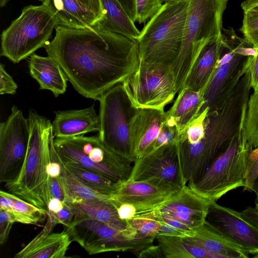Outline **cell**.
Listing matches in <instances>:
<instances>
[{"instance_id": "1", "label": "cell", "mask_w": 258, "mask_h": 258, "mask_svg": "<svg viewBox=\"0 0 258 258\" xmlns=\"http://www.w3.org/2000/svg\"><path fill=\"white\" fill-rule=\"evenodd\" d=\"M55 29L45 50L59 64L74 88L86 98L98 100L138 68L136 40L97 25L84 29L57 26Z\"/></svg>"}, {"instance_id": "2", "label": "cell", "mask_w": 258, "mask_h": 258, "mask_svg": "<svg viewBox=\"0 0 258 258\" xmlns=\"http://www.w3.org/2000/svg\"><path fill=\"white\" fill-rule=\"evenodd\" d=\"M28 119L30 136L23 167L17 178L5 185L8 192L47 211L51 199L47 167L54 139L52 123L33 109Z\"/></svg>"}, {"instance_id": "3", "label": "cell", "mask_w": 258, "mask_h": 258, "mask_svg": "<svg viewBox=\"0 0 258 258\" xmlns=\"http://www.w3.org/2000/svg\"><path fill=\"white\" fill-rule=\"evenodd\" d=\"M228 0H189L180 53L172 65L176 93L183 88L201 51L211 39L220 36L223 15Z\"/></svg>"}, {"instance_id": "4", "label": "cell", "mask_w": 258, "mask_h": 258, "mask_svg": "<svg viewBox=\"0 0 258 258\" xmlns=\"http://www.w3.org/2000/svg\"><path fill=\"white\" fill-rule=\"evenodd\" d=\"M189 0L165 3L140 31L139 61L172 66L182 44Z\"/></svg>"}, {"instance_id": "5", "label": "cell", "mask_w": 258, "mask_h": 258, "mask_svg": "<svg viewBox=\"0 0 258 258\" xmlns=\"http://www.w3.org/2000/svg\"><path fill=\"white\" fill-rule=\"evenodd\" d=\"M54 146L63 163L100 173L117 183L127 180L133 169L132 161L108 149L98 135L55 138Z\"/></svg>"}, {"instance_id": "6", "label": "cell", "mask_w": 258, "mask_h": 258, "mask_svg": "<svg viewBox=\"0 0 258 258\" xmlns=\"http://www.w3.org/2000/svg\"><path fill=\"white\" fill-rule=\"evenodd\" d=\"M57 26L55 14L49 6L24 7L2 33L1 56L19 63L44 47Z\"/></svg>"}, {"instance_id": "7", "label": "cell", "mask_w": 258, "mask_h": 258, "mask_svg": "<svg viewBox=\"0 0 258 258\" xmlns=\"http://www.w3.org/2000/svg\"><path fill=\"white\" fill-rule=\"evenodd\" d=\"M130 227L124 231L116 229L76 208L75 217L66 226V231L72 240L90 255L129 251L137 256L141 250L153 244L156 238L140 237Z\"/></svg>"}, {"instance_id": "8", "label": "cell", "mask_w": 258, "mask_h": 258, "mask_svg": "<svg viewBox=\"0 0 258 258\" xmlns=\"http://www.w3.org/2000/svg\"><path fill=\"white\" fill-rule=\"evenodd\" d=\"M98 100L100 140L110 150L134 163L132 125L138 108L122 83L107 90Z\"/></svg>"}, {"instance_id": "9", "label": "cell", "mask_w": 258, "mask_h": 258, "mask_svg": "<svg viewBox=\"0 0 258 258\" xmlns=\"http://www.w3.org/2000/svg\"><path fill=\"white\" fill-rule=\"evenodd\" d=\"M249 151L240 144L237 133L203 175L187 185L211 203L229 191L244 186Z\"/></svg>"}, {"instance_id": "10", "label": "cell", "mask_w": 258, "mask_h": 258, "mask_svg": "<svg viewBox=\"0 0 258 258\" xmlns=\"http://www.w3.org/2000/svg\"><path fill=\"white\" fill-rule=\"evenodd\" d=\"M137 108L164 109L176 93L171 66L139 61L138 69L122 83Z\"/></svg>"}, {"instance_id": "11", "label": "cell", "mask_w": 258, "mask_h": 258, "mask_svg": "<svg viewBox=\"0 0 258 258\" xmlns=\"http://www.w3.org/2000/svg\"><path fill=\"white\" fill-rule=\"evenodd\" d=\"M30 136L28 118L16 105L0 123V182L8 183L19 176L26 158Z\"/></svg>"}, {"instance_id": "12", "label": "cell", "mask_w": 258, "mask_h": 258, "mask_svg": "<svg viewBox=\"0 0 258 258\" xmlns=\"http://www.w3.org/2000/svg\"><path fill=\"white\" fill-rule=\"evenodd\" d=\"M128 180L175 188L185 185L177 143L162 146L136 159Z\"/></svg>"}, {"instance_id": "13", "label": "cell", "mask_w": 258, "mask_h": 258, "mask_svg": "<svg viewBox=\"0 0 258 258\" xmlns=\"http://www.w3.org/2000/svg\"><path fill=\"white\" fill-rule=\"evenodd\" d=\"M207 221L254 257H258V228L239 212L211 202Z\"/></svg>"}, {"instance_id": "14", "label": "cell", "mask_w": 258, "mask_h": 258, "mask_svg": "<svg viewBox=\"0 0 258 258\" xmlns=\"http://www.w3.org/2000/svg\"><path fill=\"white\" fill-rule=\"evenodd\" d=\"M179 189L145 181L127 180L110 192L109 201L112 204H132L137 209V215L157 209Z\"/></svg>"}, {"instance_id": "15", "label": "cell", "mask_w": 258, "mask_h": 258, "mask_svg": "<svg viewBox=\"0 0 258 258\" xmlns=\"http://www.w3.org/2000/svg\"><path fill=\"white\" fill-rule=\"evenodd\" d=\"M210 204L185 185L154 210L195 230L206 220Z\"/></svg>"}, {"instance_id": "16", "label": "cell", "mask_w": 258, "mask_h": 258, "mask_svg": "<svg viewBox=\"0 0 258 258\" xmlns=\"http://www.w3.org/2000/svg\"><path fill=\"white\" fill-rule=\"evenodd\" d=\"M166 118L164 109L138 108L132 125L135 160L153 150Z\"/></svg>"}, {"instance_id": "17", "label": "cell", "mask_w": 258, "mask_h": 258, "mask_svg": "<svg viewBox=\"0 0 258 258\" xmlns=\"http://www.w3.org/2000/svg\"><path fill=\"white\" fill-rule=\"evenodd\" d=\"M185 242L223 258H248L249 253L207 220L195 229V235L182 238Z\"/></svg>"}, {"instance_id": "18", "label": "cell", "mask_w": 258, "mask_h": 258, "mask_svg": "<svg viewBox=\"0 0 258 258\" xmlns=\"http://www.w3.org/2000/svg\"><path fill=\"white\" fill-rule=\"evenodd\" d=\"M45 223L43 229L15 256V258H64L73 241L66 230L53 232Z\"/></svg>"}, {"instance_id": "19", "label": "cell", "mask_w": 258, "mask_h": 258, "mask_svg": "<svg viewBox=\"0 0 258 258\" xmlns=\"http://www.w3.org/2000/svg\"><path fill=\"white\" fill-rule=\"evenodd\" d=\"M52 123L55 138H68L99 132L100 120L93 106L74 110L57 111Z\"/></svg>"}, {"instance_id": "20", "label": "cell", "mask_w": 258, "mask_h": 258, "mask_svg": "<svg viewBox=\"0 0 258 258\" xmlns=\"http://www.w3.org/2000/svg\"><path fill=\"white\" fill-rule=\"evenodd\" d=\"M31 76L39 85L40 90H48L55 97L64 94L68 80L57 61L51 56H42L33 53L29 60Z\"/></svg>"}, {"instance_id": "21", "label": "cell", "mask_w": 258, "mask_h": 258, "mask_svg": "<svg viewBox=\"0 0 258 258\" xmlns=\"http://www.w3.org/2000/svg\"><path fill=\"white\" fill-rule=\"evenodd\" d=\"M221 35L210 40L201 51L188 74L184 87L198 91L209 84L222 52Z\"/></svg>"}, {"instance_id": "22", "label": "cell", "mask_w": 258, "mask_h": 258, "mask_svg": "<svg viewBox=\"0 0 258 258\" xmlns=\"http://www.w3.org/2000/svg\"><path fill=\"white\" fill-rule=\"evenodd\" d=\"M208 85L195 91L184 87L172 107L167 111L173 118L179 137L188 125L198 116L205 104V94Z\"/></svg>"}, {"instance_id": "23", "label": "cell", "mask_w": 258, "mask_h": 258, "mask_svg": "<svg viewBox=\"0 0 258 258\" xmlns=\"http://www.w3.org/2000/svg\"><path fill=\"white\" fill-rule=\"evenodd\" d=\"M55 14L58 26L84 29L95 26L99 19L76 0H50L48 5Z\"/></svg>"}, {"instance_id": "24", "label": "cell", "mask_w": 258, "mask_h": 258, "mask_svg": "<svg viewBox=\"0 0 258 258\" xmlns=\"http://www.w3.org/2000/svg\"><path fill=\"white\" fill-rule=\"evenodd\" d=\"M103 16L96 25L106 31L137 40L140 31L118 0H100Z\"/></svg>"}, {"instance_id": "25", "label": "cell", "mask_w": 258, "mask_h": 258, "mask_svg": "<svg viewBox=\"0 0 258 258\" xmlns=\"http://www.w3.org/2000/svg\"><path fill=\"white\" fill-rule=\"evenodd\" d=\"M243 110L238 128L241 144L251 150L258 147V86Z\"/></svg>"}, {"instance_id": "26", "label": "cell", "mask_w": 258, "mask_h": 258, "mask_svg": "<svg viewBox=\"0 0 258 258\" xmlns=\"http://www.w3.org/2000/svg\"><path fill=\"white\" fill-rule=\"evenodd\" d=\"M59 158V157H58ZM59 178L66 193L67 201L74 204L90 201H109V194H106L94 189L82 183L63 165Z\"/></svg>"}, {"instance_id": "27", "label": "cell", "mask_w": 258, "mask_h": 258, "mask_svg": "<svg viewBox=\"0 0 258 258\" xmlns=\"http://www.w3.org/2000/svg\"><path fill=\"white\" fill-rule=\"evenodd\" d=\"M158 245L164 257L167 258H223L184 241L181 237L158 235L156 236Z\"/></svg>"}, {"instance_id": "28", "label": "cell", "mask_w": 258, "mask_h": 258, "mask_svg": "<svg viewBox=\"0 0 258 258\" xmlns=\"http://www.w3.org/2000/svg\"><path fill=\"white\" fill-rule=\"evenodd\" d=\"M244 57L237 53L227 63L219 66L217 62L216 69L206 90L205 104L201 112L206 108H209V111L213 108L226 83L234 73Z\"/></svg>"}, {"instance_id": "29", "label": "cell", "mask_w": 258, "mask_h": 258, "mask_svg": "<svg viewBox=\"0 0 258 258\" xmlns=\"http://www.w3.org/2000/svg\"><path fill=\"white\" fill-rule=\"evenodd\" d=\"M74 205L76 209L86 215L116 229L124 231L131 227L127 221L119 218L116 208L110 202L95 200Z\"/></svg>"}, {"instance_id": "30", "label": "cell", "mask_w": 258, "mask_h": 258, "mask_svg": "<svg viewBox=\"0 0 258 258\" xmlns=\"http://www.w3.org/2000/svg\"><path fill=\"white\" fill-rule=\"evenodd\" d=\"M0 195L10 199L13 204L11 217L16 222L24 224L42 225L47 219V211L39 208L16 195L1 190Z\"/></svg>"}, {"instance_id": "31", "label": "cell", "mask_w": 258, "mask_h": 258, "mask_svg": "<svg viewBox=\"0 0 258 258\" xmlns=\"http://www.w3.org/2000/svg\"><path fill=\"white\" fill-rule=\"evenodd\" d=\"M62 163L82 183L100 192L110 194L119 184L100 173L78 166Z\"/></svg>"}, {"instance_id": "32", "label": "cell", "mask_w": 258, "mask_h": 258, "mask_svg": "<svg viewBox=\"0 0 258 258\" xmlns=\"http://www.w3.org/2000/svg\"><path fill=\"white\" fill-rule=\"evenodd\" d=\"M126 221L140 237L156 238L160 234L162 223L149 212L137 215Z\"/></svg>"}, {"instance_id": "33", "label": "cell", "mask_w": 258, "mask_h": 258, "mask_svg": "<svg viewBox=\"0 0 258 258\" xmlns=\"http://www.w3.org/2000/svg\"><path fill=\"white\" fill-rule=\"evenodd\" d=\"M179 139V135L175 121L166 111V119L162 124L152 151L163 146L177 143Z\"/></svg>"}, {"instance_id": "34", "label": "cell", "mask_w": 258, "mask_h": 258, "mask_svg": "<svg viewBox=\"0 0 258 258\" xmlns=\"http://www.w3.org/2000/svg\"><path fill=\"white\" fill-rule=\"evenodd\" d=\"M162 0H135V23H145L155 16L162 6Z\"/></svg>"}, {"instance_id": "35", "label": "cell", "mask_w": 258, "mask_h": 258, "mask_svg": "<svg viewBox=\"0 0 258 258\" xmlns=\"http://www.w3.org/2000/svg\"><path fill=\"white\" fill-rule=\"evenodd\" d=\"M240 31L248 43L258 47V14L244 13Z\"/></svg>"}, {"instance_id": "36", "label": "cell", "mask_w": 258, "mask_h": 258, "mask_svg": "<svg viewBox=\"0 0 258 258\" xmlns=\"http://www.w3.org/2000/svg\"><path fill=\"white\" fill-rule=\"evenodd\" d=\"M76 214V208L74 204L65 202L64 207L55 213L48 214L46 222L53 226L61 224L66 227L73 221Z\"/></svg>"}, {"instance_id": "37", "label": "cell", "mask_w": 258, "mask_h": 258, "mask_svg": "<svg viewBox=\"0 0 258 258\" xmlns=\"http://www.w3.org/2000/svg\"><path fill=\"white\" fill-rule=\"evenodd\" d=\"M257 177L258 147L250 150L248 153L244 190L251 192L254 182Z\"/></svg>"}, {"instance_id": "38", "label": "cell", "mask_w": 258, "mask_h": 258, "mask_svg": "<svg viewBox=\"0 0 258 258\" xmlns=\"http://www.w3.org/2000/svg\"><path fill=\"white\" fill-rule=\"evenodd\" d=\"M18 85L13 77L5 69L3 63L0 64V94L13 95L16 93Z\"/></svg>"}, {"instance_id": "39", "label": "cell", "mask_w": 258, "mask_h": 258, "mask_svg": "<svg viewBox=\"0 0 258 258\" xmlns=\"http://www.w3.org/2000/svg\"><path fill=\"white\" fill-rule=\"evenodd\" d=\"M15 220L5 210L0 209V244L7 241L9 235Z\"/></svg>"}, {"instance_id": "40", "label": "cell", "mask_w": 258, "mask_h": 258, "mask_svg": "<svg viewBox=\"0 0 258 258\" xmlns=\"http://www.w3.org/2000/svg\"><path fill=\"white\" fill-rule=\"evenodd\" d=\"M49 187L51 198H57L63 202H68L62 183L59 177H49Z\"/></svg>"}, {"instance_id": "41", "label": "cell", "mask_w": 258, "mask_h": 258, "mask_svg": "<svg viewBox=\"0 0 258 258\" xmlns=\"http://www.w3.org/2000/svg\"><path fill=\"white\" fill-rule=\"evenodd\" d=\"M116 208L119 218L126 221L133 217L137 214L136 207L130 203L112 204Z\"/></svg>"}, {"instance_id": "42", "label": "cell", "mask_w": 258, "mask_h": 258, "mask_svg": "<svg viewBox=\"0 0 258 258\" xmlns=\"http://www.w3.org/2000/svg\"><path fill=\"white\" fill-rule=\"evenodd\" d=\"M249 63L250 85L253 89L258 86V54L247 57Z\"/></svg>"}, {"instance_id": "43", "label": "cell", "mask_w": 258, "mask_h": 258, "mask_svg": "<svg viewBox=\"0 0 258 258\" xmlns=\"http://www.w3.org/2000/svg\"><path fill=\"white\" fill-rule=\"evenodd\" d=\"M84 7L91 11L101 20L103 16L100 0H76Z\"/></svg>"}, {"instance_id": "44", "label": "cell", "mask_w": 258, "mask_h": 258, "mask_svg": "<svg viewBox=\"0 0 258 258\" xmlns=\"http://www.w3.org/2000/svg\"><path fill=\"white\" fill-rule=\"evenodd\" d=\"M137 257H164L162 251L158 245H150L141 250Z\"/></svg>"}, {"instance_id": "45", "label": "cell", "mask_w": 258, "mask_h": 258, "mask_svg": "<svg viewBox=\"0 0 258 258\" xmlns=\"http://www.w3.org/2000/svg\"><path fill=\"white\" fill-rule=\"evenodd\" d=\"M242 216L258 228V211L252 207H247L241 212Z\"/></svg>"}, {"instance_id": "46", "label": "cell", "mask_w": 258, "mask_h": 258, "mask_svg": "<svg viewBox=\"0 0 258 258\" xmlns=\"http://www.w3.org/2000/svg\"><path fill=\"white\" fill-rule=\"evenodd\" d=\"M125 13L135 23L136 14L135 0H118Z\"/></svg>"}, {"instance_id": "47", "label": "cell", "mask_w": 258, "mask_h": 258, "mask_svg": "<svg viewBox=\"0 0 258 258\" xmlns=\"http://www.w3.org/2000/svg\"><path fill=\"white\" fill-rule=\"evenodd\" d=\"M64 204L57 198H52L48 202V214L57 213L64 207Z\"/></svg>"}, {"instance_id": "48", "label": "cell", "mask_w": 258, "mask_h": 258, "mask_svg": "<svg viewBox=\"0 0 258 258\" xmlns=\"http://www.w3.org/2000/svg\"><path fill=\"white\" fill-rule=\"evenodd\" d=\"M241 7L243 13L248 12L258 14V0L246 2L244 1L241 3Z\"/></svg>"}, {"instance_id": "49", "label": "cell", "mask_w": 258, "mask_h": 258, "mask_svg": "<svg viewBox=\"0 0 258 258\" xmlns=\"http://www.w3.org/2000/svg\"><path fill=\"white\" fill-rule=\"evenodd\" d=\"M252 191H254L255 193L258 191V177L256 178V179L255 180L254 182Z\"/></svg>"}, {"instance_id": "50", "label": "cell", "mask_w": 258, "mask_h": 258, "mask_svg": "<svg viewBox=\"0 0 258 258\" xmlns=\"http://www.w3.org/2000/svg\"><path fill=\"white\" fill-rule=\"evenodd\" d=\"M255 194H256V197L255 199V207L254 208L257 211H258V191L256 192Z\"/></svg>"}, {"instance_id": "51", "label": "cell", "mask_w": 258, "mask_h": 258, "mask_svg": "<svg viewBox=\"0 0 258 258\" xmlns=\"http://www.w3.org/2000/svg\"><path fill=\"white\" fill-rule=\"evenodd\" d=\"M10 0H0V6L1 7H5Z\"/></svg>"}, {"instance_id": "52", "label": "cell", "mask_w": 258, "mask_h": 258, "mask_svg": "<svg viewBox=\"0 0 258 258\" xmlns=\"http://www.w3.org/2000/svg\"><path fill=\"white\" fill-rule=\"evenodd\" d=\"M39 1H40L43 5L48 6L50 3V0H38Z\"/></svg>"}, {"instance_id": "53", "label": "cell", "mask_w": 258, "mask_h": 258, "mask_svg": "<svg viewBox=\"0 0 258 258\" xmlns=\"http://www.w3.org/2000/svg\"><path fill=\"white\" fill-rule=\"evenodd\" d=\"M185 0H163L165 3H170L173 2H179Z\"/></svg>"}, {"instance_id": "54", "label": "cell", "mask_w": 258, "mask_h": 258, "mask_svg": "<svg viewBox=\"0 0 258 258\" xmlns=\"http://www.w3.org/2000/svg\"><path fill=\"white\" fill-rule=\"evenodd\" d=\"M254 1V0H245L244 1L246 2H251V1Z\"/></svg>"}]
</instances>
